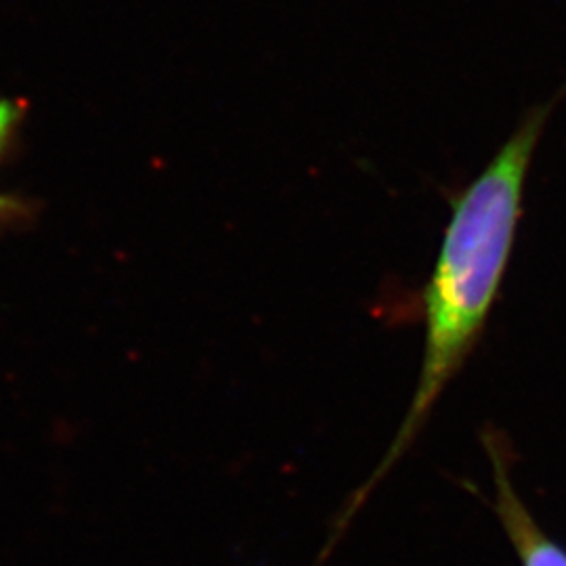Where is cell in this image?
<instances>
[{
    "label": "cell",
    "instance_id": "obj_1",
    "mask_svg": "<svg viewBox=\"0 0 566 566\" xmlns=\"http://www.w3.org/2000/svg\"><path fill=\"white\" fill-rule=\"evenodd\" d=\"M565 93L528 109L485 170L449 200V223L422 292L424 367L409 428L424 418L485 329L514 252L533 156Z\"/></svg>",
    "mask_w": 566,
    "mask_h": 566
},
{
    "label": "cell",
    "instance_id": "obj_2",
    "mask_svg": "<svg viewBox=\"0 0 566 566\" xmlns=\"http://www.w3.org/2000/svg\"><path fill=\"white\" fill-rule=\"evenodd\" d=\"M500 512L507 533L518 549L525 566H566V552L549 542L546 535L531 521L528 512L518 497H514L504 472L500 470Z\"/></svg>",
    "mask_w": 566,
    "mask_h": 566
},
{
    "label": "cell",
    "instance_id": "obj_3",
    "mask_svg": "<svg viewBox=\"0 0 566 566\" xmlns=\"http://www.w3.org/2000/svg\"><path fill=\"white\" fill-rule=\"evenodd\" d=\"M23 114V103L18 99H0V164L4 163L13 147ZM20 217H25V206L18 198L0 191V221H15Z\"/></svg>",
    "mask_w": 566,
    "mask_h": 566
}]
</instances>
